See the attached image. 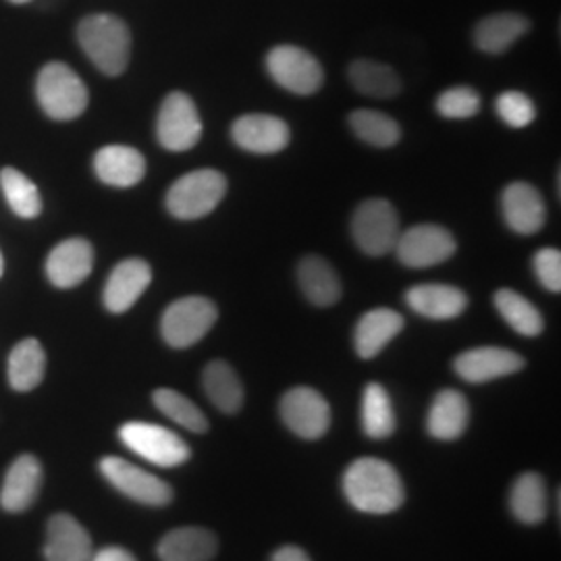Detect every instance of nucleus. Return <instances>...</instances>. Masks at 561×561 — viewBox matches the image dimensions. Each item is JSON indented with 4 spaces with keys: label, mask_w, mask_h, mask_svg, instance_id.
Instances as JSON below:
<instances>
[{
    "label": "nucleus",
    "mask_w": 561,
    "mask_h": 561,
    "mask_svg": "<svg viewBox=\"0 0 561 561\" xmlns=\"http://www.w3.org/2000/svg\"><path fill=\"white\" fill-rule=\"evenodd\" d=\"M157 136L171 152L192 150L202 138L201 113L185 92H171L161 104Z\"/></svg>",
    "instance_id": "1a4fd4ad"
},
{
    "label": "nucleus",
    "mask_w": 561,
    "mask_h": 561,
    "mask_svg": "<svg viewBox=\"0 0 561 561\" xmlns=\"http://www.w3.org/2000/svg\"><path fill=\"white\" fill-rule=\"evenodd\" d=\"M495 111L500 115V119L514 127L522 129L528 127L533 121L537 119V108L535 102L530 101L526 94H522L518 90H507L502 92L495 101Z\"/></svg>",
    "instance_id": "e433bc0d"
},
{
    "label": "nucleus",
    "mask_w": 561,
    "mask_h": 561,
    "mask_svg": "<svg viewBox=\"0 0 561 561\" xmlns=\"http://www.w3.org/2000/svg\"><path fill=\"white\" fill-rule=\"evenodd\" d=\"M78 41L88 59L104 76H121L131 57V32L125 21L115 15H90L78 25Z\"/></svg>",
    "instance_id": "f03ea898"
},
{
    "label": "nucleus",
    "mask_w": 561,
    "mask_h": 561,
    "mask_svg": "<svg viewBox=\"0 0 561 561\" xmlns=\"http://www.w3.org/2000/svg\"><path fill=\"white\" fill-rule=\"evenodd\" d=\"M403 317L391 308H375L366 312L356 324L354 345L362 360H373L387 347V343L400 335Z\"/></svg>",
    "instance_id": "5701e85b"
},
{
    "label": "nucleus",
    "mask_w": 561,
    "mask_h": 561,
    "mask_svg": "<svg viewBox=\"0 0 561 561\" xmlns=\"http://www.w3.org/2000/svg\"><path fill=\"white\" fill-rule=\"evenodd\" d=\"M44 373L46 354L41 341H20L9 356V385L20 393H27L41 385Z\"/></svg>",
    "instance_id": "c756f323"
},
{
    "label": "nucleus",
    "mask_w": 561,
    "mask_h": 561,
    "mask_svg": "<svg viewBox=\"0 0 561 561\" xmlns=\"http://www.w3.org/2000/svg\"><path fill=\"white\" fill-rule=\"evenodd\" d=\"M470 422V405L463 393L456 389H443L428 410V435L439 442H454L463 435Z\"/></svg>",
    "instance_id": "b1692460"
},
{
    "label": "nucleus",
    "mask_w": 561,
    "mask_h": 561,
    "mask_svg": "<svg viewBox=\"0 0 561 561\" xmlns=\"http://www.w3.org/2000/svg\"><path fill=\"white\" fill-rule=\"evenodd\" d=\"M280 419L291 433L314 442L324 437L331 426V408L319 391L294 387L280 400Z\"/></svg>",
    "instance_id": "f8f14e48"
},
{
    "label": "nucleus",
    "mask_w": 561,
    "mask_h": 561,
    "mask_svg": "<svg viewBox=\"0 0 561 561\" xmlns=\"http://www.w3.org/2000/svg\"><path fill=\"white\" fill-rule=\"evenodd\" d=\"M101 472L119 493L134 502L152 507H162L173 502V489L167 482L141 470L140 466L131 461L117 456H106L101 460Z\"/></svg>",
    "instance_id": "9b49d317"
},
{
    "label": "nucleus",
    "mask_w": 561,
    "mask_h": 561,
    "mask_svg": "<svg viewBox=\"0 0 561 561\" xmlns=\"http://www.w3.org/2000/svg\"><path fill=\"white\" fill-rule=\"evenodd\" d=\"M271 561H312L310 560V556L300 549V547H296V545H283L279 547L275 553H273V558Z\"/></svg>",
    "instance_id": "ea45409f"
},
{
    "label": "nucleus",
    "mask_w": 561,
    "mask_h": 561,
    "mask_svg": "<svg viewBox=\"0 0 561 561\" xmlns=\"http://www.w3.org/2000/svg\"><path fill=\"white\" fill-rule=\"evenodd\" d=\"M9 2H13V4H25V2H30V0H9Z\"/></svg>",
    "instance_id": "a19ab883"
},
{
    "label": "nucleus",
    "mask_w": 561,
    "mask_h": 561,
    "mask_svg": "<svg viewBox=\"0 0 561 561\" xmlns=\"http://www.w3.org/2000/svg\"><path fill=\"white\" fill-rule=\"evenodd\" d=\"M352 236L356 245L370 259H381L396 250L401 225L391 202L373 198L362 202L352 219Z\"/></svg>",
    "instance_id": "39448f33"
},
{
    "label": "nucleus",
    "mask_w": 561,
    "mask_h": 561,
    "mask_svg": "<svg viewBox=\"0 0 561 561\" xmlns=\"http://www.w3.org/2000/svg\"><path fill=\"white\" fill-rule=\"evenodd\" d=\"M405 301L416 314L433 321L456 319L468 308V296L461 291L460 287L443 285V283L414 285L408 289Z\"/></svg>",
    "instance_id": "aec40b11"
},
{
    "label": "nucleus",
    "mask_w": 561,
    "mask_h": 561,
    "mask_svg": "<svg viewBox=\"0 0 561 561\" xmlns=\"http://www.w3.org/2000/svg\"><path fill=\"white\" fill-rule=\"evenodd\" d=\"M90 561H138L134 558L131 551L117 547V545H111V547H104L101 551L92 553V560Z\"/></svg>",
    "instance_id": "58836bf2"
},
{
    "label": "nucleus",
    "mask_w": 561,
    "mask_h": 561,
    "mask_svg": "<svg viewBox=\"0 0 561 561\" xmlns=\"http://www.w3.org/2000/svg\"><path fill=\"white\" fill-rule=\"evenodd\" d=\"M347 502L364 514H391L405 502V491L398 470L379 458L352 461L343 474Z\"/></svg>",
    "instance_id": "f257e3e1"
},
{
    "label": "nucleus",
    "mask_w": 561,
    "mask_h": 561,
    "mask_svg": "<svg viewBox=\"0 0 561 561\" xmlns=\"http://www.w3.org/2000/svg\"><path fill=\"white\" fill-rule=\"evenodd\" d=\"M152 283V268L150 264L141 259H127L119 262L111 277L104 285L102 300L108 312L123 314L127 312L136 301L140 300L141 294Z\"/></svg>",
    "instance_id": "f3484780"
},
{
    "label": "nucleus",
    "mask_w": 561,
    "mask_h": 561,
    "mask_svg": "<svg viewBox=\"0 0 561 561\" xmlns=\"http://www.w3.org/2000/svg\"><path fill=\"white\" fill-rule=\"evenodd\" d=\"M202 385L217 410L225 414H238L243 405V385L231 364L213 360L202 373Z\"/></svg>",
    "instance_id": "bb28decb"
},
{
    "label": "nucleus",
    "mask_w": 561,
    "mask_h": 561,
    "mask_svg": "<svg viewBox=\"0 0 561 561\" xmlns=\"http://www.w3.org/2000/svg\"><path fill=\"white\" fill-rule=\"evenodd\" d=\"M530 30V21L518 13H495L477 23L474 44L486 55H503Z\"/></svg>",
    "instance_id": "393cba45"
},
{
    "label": "nucleus",
    "mask_w": 561,
    "mask_h": 561,
    "mask_svg": "<svg viewBox=\"0 0 561 561\" xmlns=\"http://www.w3.org/2000/svg\"><path fill=\"white\" fill-rule=\"evenodd\" d=\"M298 280L306 300L329 308L341 298L340 275L322 256H306L298 264Z\"/></svg>",
    "instance_id": "a878e982"
},
{
    "label": "nucleus",
    "mask_w": 561,
    "mask_h": 561,
    "mask_svg": "<svg viewBox=\"0 0 561 561\" xmlns=\"http://www.w3.org/2000/svg\"><path fill=\"white\" fill-rule=\"evenodd\" d=\"M495 308L502 314L503 321L507 322L516 333L524 337H537L545 329L541 312L533 301L526 300L514 289H500L495 294Z\"/></svg>",
    "instance_id": "2f4dec72"
},
{
    "label": "nucleus",
    "mask_w": 561,
    "mask_h": 561,
    "mask_svg": "<svg viewBox=\"0 0 561 561\" xmlns=\"http://www.w3.org/2000/svg\"><path fill=\"white\" fill-rule=\"evenodd\" d=\"M0 187L4 198L9 202L11 210L20 215L21 219H36L42 213V198L38 187L27 180L18 169H2L0 171Z\"/></svg>",
    "instance_id": "72a5a7b5"
},
{
    "label": "nucleus",
    "mask_w": 561,
    "mask_h": 561,
    "mask_svg": "<svg viewBox=\"0 0 561 561\" xmlns=\"http://www.w3.org/2000/svg\"><path fill=\"white\" fill-rule=\"evenodd\" d=\"M350 83L370 99H396L401 92L400 76L389 65L377 60H354L347 69Z\"/></svg>",
    "instance_id": "cd10ccee"
},
{
    "label": "nucleus",
    "mask_w": 561,
    "mask_h": 561,
    "mask_svg": "<svg viewBox=\"0 0 561 561\" xmlns=\"http://www.w3.org/2000/svg\"><path fill=\"white\" fill-rule=\"evenodd\" d=\"M154 405L161 410L167 419L187 428L190 433H206L208 421L201 408L185 396H181L175 389H157L152 393Z\"/></svg>",
    "instance_id": "f704fd0d"
},
{
    "label": "nucleus",
    "mask_w": 561,
    "mask_h": 561,
    "mask_svg": "<svg viewBox=\"0 0 561 561\" xmlns=\"http://www.w3.org/2000/svg\"><path fill=\"white\" fill-rule=\"evenodd\" d=\"M458 250L456 238L442 225L424 222L403 231L396 243V254L401 264L410 268H428L449 261Z\"/></svg>",
    "instance_id": "9d476101"
},
{
    "label": "nucleus",
    "mask_w": 561,
    "mask_h": 561,
    "mask_svg": "<svg viewBox=\"0 0 561 561\" xmlns=\"http://www.w3.org/2000/svg\"><path fill=\"white\" fill-rule=\"evenodd\" d=\"M42 463L36 456H20L4 474L0 489V505L9 514H21L38 500L42 486Z\"/></svg>",
    "instance_id": "a211bd4d"
},
{
    "label": "nucleus",
    "mask_w": 561,
    "mask_h": 561,
    "mask_svg": "<svg viewBox=\"0 0 561 561\" xmlns=\"http://www.w3.org/2000/svg\"><path fill=\"white\" fill-rule=\"evenodd\" d=\"M266 69L283 90L300 96L319 92L324 81V71L314 55L291 44L275 46L266 57Z\"/></svg>",
    "instance_id": "6e6552de"
},
{
    "label": "nucleus",
    "mask_w": 561,
    "mask_h": 561,
    "mask_svg": "<svg viewBox=\"0 0 561 561\" xmlns=\"http://www.w3.org/2000/svg\"><path fill=\"white\" fill-rule=\"evenodd\" d=\"M219 319L217 304L202 296H187L173 301L162 314L161 333L167 345L185 350L204 340Z\"/></svg>",
    "instance_id": "423d86ee"
},
{
    "label": "nucleus",
    "mask_w": 561,
    "mask_h": 561,
    "mask_svg": "<svg viewBox=\"0 0 561 561\" xmlns=\"http://www.w3.org/2000/svg\"><path fill=\"white\" fill-rule=\"evenodd\" d=\"M233 141L252 154H277L289 144V125L275 115H243L231 125Z\"/></svg>",
    "instance_id": "2eb2a0df"
},
{
    "label": "nucleus",
    "mask_w": 561,
    "mask_h": 561,
    "mask_svg": "<svg viewBox=\"0 0 561 561\" xmlns=\"http://www.w3.org/2000/svg\"><path fill=\"white\" fill-rule=\"evenodd\" d=\"M119 439L127 449L161 468H175L192 456L187 443L161 424L125 422L119 428Z\"/></svg>",
    "instance_id": "0eeeda50"
},
{
    "label": "nucleus",
    "mask_w": 561,
    "mask_h": 561,
    "mask_svg": "<svg viewBox=\"0 0 561 561\" xmlns=\"http://www.w3.org/2000/svg\"><path fill=\"white\" fill-rule=\"evenodd\" d=\"M219 551V539L202 526H181L162 537L157 553L161 561H213Z\"/></svg>",
    "instance_id": "4be33fe9"
},
{
    "label": "nucleus",
    "mask_w": 561,
    "mask_h": 561,
    "mask_svg": "<svg viewBox=\"0 0 561 561\" xmlns=\"http://www.w3.org/2000/svg\"><path fill=\"white\" fill-rule=\"evenodd\" d=\"M503 219L520 236H535L547 221V206L539 190L526 181L510 183L502 194Z\"/></svg>",
    "instance_id": "4468645a"
},
{
    "label": "nucleus",
    "mask_w": 561,
    "mask_h": 561,
    "mask_svg": "<svg viewBox=\"0 0 561 561\" xmlns=\"http://www.w3.org/2000/svg\"><path fill=\"white\" fill-rule=\"evenodd\" d=\"M99 180L111 187H134L146 175V159L131 146H104L94 157Z\"/></svg>",
    "instance_id": "412c9836"
},
{
    "label": "nucleus",
    "mask_w": 561,
    "mask_h": 561,
    "mask_svg": "<svg viewBox=\"0 0 561 561\" xmlns=\"http://www.w3.org/2000/svg\"><path fill=\"white\" fill-rule=\"evenodd\" d=\"M510 507L516 520L528 526L541 524L547 516L549 497H547V484L542 481L541 474L526 472L520 474L510 493Z\"/></svg>",
    "instance_id": "c85d7f7f"
},
{
    "label": "nucleus",
    "mask_w": 561,
    "mask_h": 561,
    "mask_svg": "<svg viewBox=\"0 0 561 561\" xmlns=\"http://www.w3.org/2000/svg\"><path fill=\"white\" fill-rule=\"evenodd\" d=\"M227 194L221 171L198 169L181 175L167 192V210L180 221H196L210 215Z\"/></svg>",
    "instance_id": "7ed1b4c3"
},
{
    "label": "nucleus",
    "mask_w": 561,
    "mask_h": 561,
    "mask_svg": "<svg viewBox=\"0 0 561 561\" xmlns=\"http://www.w3.org/2000/svg\"><path fill=\"white\" fill-rule=\"evenodd\" d=\"M42 111L57 121L78 119L88 108V88L65 62H48L36 81Z\"/></svg>",
    "instance_id": "20e7f679"
},
{
    "label": "nucleus",
    "mask_w": 561,
    "mask_h": 561,
    "mask_svg": "<svg viewBox=\"0 0 561 561\" xmlns=\"http://www.w3.org/2000/svg\"><path fill=\"white\" fill-rule=\"evenodd\" d=\"M524 368L520 354L505 347H474L454 360V370L468 382H489L516 375Z\"/></svg>",
    "instance_id": "ddd939ff"
},
{
    "label": "nucleus",
    "mask_w": 561,
    "mask_h": 561,
    "mask_svg": "<svg viewBox=\"0 0 561 561\" xmlns=\"http://www.w3.org/2000/svg\"><path fill=\"white\" fill-rule=\"evenodd\" d=\"M94 268V248L83 238L60 241L48 254L46 275L59 289H71L90 277Z\"/></svg>",
    "instance_id": "dca6fc26"
},
{
    "label": "nucleus",
    "mask_w": 561,
    "mask_h": 561,
    "mask_svg": "<svg viewBox=\"0 0 561 561\" xmlns=\"http://www.w3.org/2000/svg\"><path fill=\"white\" fill-rule=\"evenodd\" d=\"M350 127L362 141L377 146V148H391L401 138L398 121L391 119L389 115L370 111V108H358L350 115Z\"/></svg>",
    "instance_id": "473e14b6"
},
{
    "label": "nucleus",
    "mask_w": 561,
    "mask_h": 561,
    "mask_svg": "<svg viewBox=\"0 0 561 561\" xmlns=\"http://www.w3.org/2000/svg\"><path fill=\"white\" fill-rule=\"evenodd\" d=\"M2 271H4V262H2V254H0V277H2Z\"/></svg>",
    "instance_id": "79ce46f5"
},
{
    "label": "nucleus",
    "mask_w": 561,
    "mask_h": 561,
    "mask_svg": "<svg viewBox=\"0 0 561 561\" xmlns=\"http://www.w3.org/2000/svg\"><path fill=\"white\" fill-rule=\"evenodd\" d=\"M362 426L373 439H387L396 431V412L387 389L379 382H370L362 396Z\"/></svg>",
    "instance_id": "7c9ffc66"
},
{
    "label": "nucleus",
    "mask_w": 561,
    "mask_h": 561,
    "mask_svg": "<svg viewBox=\"0 0 561 561\" xmlns=\"http://www.w3.org/2000/svg\"><path fill=\"white\" fill-rule=\"evenodd\" d=\"M481 96L468 85L445 90L437 99V111L445 119H470L481 111Z\"/></svg>",
    "instance_id": "c9c22d12"
},
{
    "label": "nucleus",
    "mask_w": 561,
    "mask_h": 561,
    "mask_svg": "<svg viewBox=\"0 0 561 561\" xmlns=\"http://www.w3.org/2000/svg\"><path fill=\"white\" fill-rule=\"evenodd\" d=\"M92 539L88 530L69 514H55L46 528V561H90Z\"/></svg>",
    "instance_id": "6ab92c4d"
},
{
    "label": "nucleus",
    "mask_w": 561,
    "mask_h": 561,
    "mask_svg": "<svg viewBox=\"0 0 561 561\" xmlns=\"http://www.w3.org/2000/svg\"><path fill=\"white\" fill-rule=\"evenodd\" d=\"M535 273L547 291L560 294L561 252L556 248H542L535 254Z\"/></svg>",
    "instance_id": "4c0bfd02"
}]
</instances>
